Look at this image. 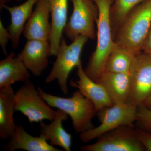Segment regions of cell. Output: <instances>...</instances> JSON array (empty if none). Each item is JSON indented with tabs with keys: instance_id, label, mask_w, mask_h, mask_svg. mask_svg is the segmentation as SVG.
Listing matches in <instances>:
<instances>
[{
	"instance_id": "obj_3",
	"label": "cell",
	"mask_w": 151,
	"mask_h": 151,
	"mask_svg": "<svg viewBox=\"0 0 151 151\" xmlns=\"http://www.w3.org/2000/svg\"><path fill=\"white\" fill-rule=\"evenodd\" d=\"M37 88L41 97L50 107L62 110L70 116L76 133L80 134L95 127L92 123V119L97 114L95 106L79 90L66 98L48 94L40 86Z\"/></svg>"
},
{
	"instance_id": "obj_5",
	"label": "cell",
	"mask_w": 151,
	"mask_h": 151,
	"mask_svg": "<svg viewBox=\"0 0 151 151\" xmlns=\"http://www.w3.org/2000/svg\"><path fill=\"white\" fill-rule=\"evenodd\" d=\"M137 109V107L127 102L106 107L97 111L96 115L100 125L79 134L80 140L83 143L89 142L121 126H135Z\"/></svg>"
},
{
	"instance_id": "obj_25",
	"label": "cell",
	"mask_w": 151,
	"mask_h": 151,
	"mask_svg": "<svg viewBox=\"0 0 151 151\" xmlns=\"http://www.w3.org/2000/svg\"><path fill=\"white\" fill-rule=\"evenodd\" d=\"M142 50L146 53L151 54V25L145 43L143 45Z\"/></svg>"
},
{
	"instance_id": "obj_13",
	"label": "cell",
	"mask_w": 151,
	"mask_h": 151,
	"mask_svg": "<svg viewBox=\"0 0 151 151\" xmlns=\"http://www.w3.org/2000/svg\"><path fill=\"white\" fill-rule=\"evenodd\" d=\"M8 151L18 150L28 151H62L48 143L45 138L41 134L35 137L26 131L21 125H16L10 141L5 147Z\"/></svg>"
},
{
	"instance_id": "obj_24",
	"label": "cell",
	"mask_w": 151,
	"mask_h": 151,
	"mask_svg": "<svg viewBox=\"0 0 151 151\" xmlns=\"http://www.w3.org/2000/svg\"><path fill=\"white\" fill-rule=\"evenodd\" d=\"M136 129L138 138L146 151H151V133L137 127Z\"/></svg>"
},
{
	"instance_id": "obj_23",
	"label": "cell",
	"mask_w": 151,
	"mask_h": 151,
	"mask_svg": "<svg viewBox=\"0 0 151 151\" xmlns=\"http://www.w3.org/2000/svg\"><path fill=\"white\" fill-rule=\"evenodd\" d=\"M11 40V35L8 30L4 26L1 20H0V45L3 53L8 55L6 47L9 40Z\"/></svg>"
},
{
	"instance_id": "obj_14",
	"label": "cell",
	"mask_w": 151,
	"mask_h": 151,
	"mask_svg": "<svg viewBox=\"0 0 151 151\" xmlns=\"http://www.w3.org/2000/svg\"><path fill=\"white\" fill-rule=\"evenodd\" d=\"M68 115L60 109L56 111V115L51 123L47 124L42 121L39 123L40 134L50 144L59 146L66 151H71L72 137L63 128V123L68 119Z\"/></svg>"
},
{
	"instance_id": "obj_20",
	"label": "cell",
	"mask_w": 151,
	"mask_h": 151,
	"mask_svg": "<svg viewBox=\"0 0 151 151\" xmlns=\"http://www.w3.org/2000/svg\"><path fill=\"white\" fill-rule=\"evenodd\" d=\"M136 55L116 43L106 61L105 71L113 73L129 72Z\"/></svg>"
},
{
	"instance_id": "obj_17",
	"label": "cell",
	"mask_w": 151,
	"mask_h": 151,
	"mask_svg": "<svg viewBox=\"0 0 151 151\" xmlns=\"http://www.w3.org/2000/svg\"><path fill=\"white\" fill-rule=\"evenodd\" d=\"M29 71L18 57L11 52L0 61V89L12 86L17 82L30 81Z\"/></svg>"
},
{
	"instance_id": "obj_15",
	"label": "cell",
	"mask_w": 151,
	"mask_h": 151,
	"mask_svg": "<svg viewBox=\"0 0 151 151\" xmlns=\"http://www.w3.org/2000/svg\"><path fill=\"white\" fill-rule=\"evenodd\" d=\"M51 17L50 37V56H56L63 38V32L67 24L68 0H49Z\"/></svg>"
},
{
	"instance_id": "obj_1",
	"label": "cell",
	"mask_w": 151,
	"mask_h": 151,
	"mask_svg": "<svg viewBox=\"0 0 151 151\" xmlns=\"http://www.w3.org/2000/svg\"><path fill=\"white\" fill-rule=\"evenodd\" d=\"M151 25V0H145L131 10L113 37L116 44L137 55L142 49Z\"/></svg>"
},
{
	"instance_id": "obj_19",
	"label": "cell",
	"mask_w": 151,
	"mask_h": 151,
	"mask_svg": "<svg viewBox=\"0 0 151 151\" xmlns=\"http://www.w3.org/2000/svg\"><path fill=\"white\" fill-rule=\"evenodd\" d=\"M15 93L12 86L0 89V137L3 139H10L16 127L14 120Z\"/></svg>"
},
{
	"instance_id": "obj_26",
	"label": "cell",
	"mask_w": 151,
	"mask_h": 151,
	"mask_svg": "<svg viewBox=\"0 0 151 151\" xmlns=\"http://www.w3.org/2000/svg\"><path fill=\"white\" fill-rule=\"evenodd\" d=\"M142 105L151 110V93Z\"/></svg>"
},
{
	"instance_id": "obj_21",
	"label": "cell",
	"mask_w": 151,
	"mask_h": 151,
	"mask_svg": "<svg viewBox=\"0 0 151 151\" xmlns=\"http://www.w3.org/2000/svg\"><path fill=\"white\" fill-rule=\"evenodd\" d=\"M145 0H114L110 10L113 37L124 19L131 10Z\"/></svg>"
},
{
	"instance_id": "obj_16",
	"label": "cell",
	"mask_w": 151,
	"mask_h": 151,
	"mask_svg": "<svg viewBox=\"0 0 151 151\" xmlns=\"http://www.w3.org/2000/svg\"><path fill=\"white\" fill-rule=\"evenodd\" d=\"M97 82L105 88L114 105L127 103L129 90V72L104 71Z\"/></svg>"
},
{
	"instance_id": "obj_27",
	"label": "cell",
	"mask_w": 151,
	"mask_h": 151,
	"mask_svg": "<svg viewBox=\"0 0 151 151\" xmlns=\"http://www.w3.org/2000/svg\"><path fill=\"white\" fill-rule=\"evenodd\" d=\"M11 1V0H0V9H1H1H2L3 6L6 5L7 3Z\"/></svg>"
},
{
	"instance_id": "obj_22",
	"label": "cell",
	"mask_w": 151,
	"mask_h": 151,
	"mask_svg": "<svg viewBox=\"0 0 151 151\" xmlns=\"http://www.w3.org/2000/svg\"><path fill=\"white\" fill-rule=\"evenodd\" d=\"M135 125L151 133V110L143 105L138 107Z\"/></svg>"
},
{
	"instance_id": "obj_12",
	"label": "cell",
	"mask_w": 151,
	"mask_h": 151,
	"mask_svg": "<svg viewBox=\"0 0 151 151\" xmlns=\"http://www.w3.org/2000/svg\"><path fill=\"white\" fill-rule=\"evenodd\" d=\"M77 71L78 80L70 81V85L77 88L85 97L91 100L97 112L114 105L103 86L100 83L93 81L85 73L82 62L77 66Z\"/></svg>"
},
{
	"instance_id": "obj_9",
	"label": "cell",
	"mask_w": 151,
	"mask_h": 151,
	"mask_svg": "<svg viewBox=\"0 0 151 151\" xmlns=\"http://www.w3.org/2000/svg\"><path fill=\"white\" fill-rule=\"evenodd\" d=\"M127 102L142 106L151 93V54L142 51L135 56L129 71Z\"/></svg>"
},
{
	"instance_id": "obj_28",
	"label": "cell",
	"mask_w": 151,
	"mask_h": 151,
	"mask_svg": "<svg viewBox=\"0 0 151 151\" xmlns=\"http://www.w3.org/2000/svg\"><path fill=\"white\" fill-rule=\"evenodd\" d=\"M17 1H20L21 0H16Z\"/></svg>"
},
{
	"instance_id": "obj_6",
	"label": "cell",
	"mask_w": 151,
	"mask_h": 151,
	"mask_svg": "<svg viewBox=\"0 0 151 151\" xmlns=\"http://www.w3.org/2000/svg\"><path fill=\"white\" fill-rule=\"evenodd\" d=\"M15 109L27 118L30 123H40L44 120L52 121L56 111L41 97L32 82L24 83L15 93Z\"/></svg>"
},
{
	"instance_id": "obj_7",
	"label": "cell",
	"mask_w": 151,
	"mask_h": 151,
	"mask_svg": "<svg viewBox=\"0 0 151 151\" xmlns=\"http://www.w3.org/2000/svg\"><path fill=\"white\" fill-rule=\"evenodd\" d=\"M73 6V12L65 25L63 32L73 41L79 35L94 39L97 36L95 24L99 10L93 0H70Z\"/></svg>"
},
{
	"instance_id": "obj_8",
	"label": "cell",
	"mask_w": 151,
	"mask_h": 151,
	"mask_svg": "<svg viewBox=\"0 0 151 151\" xmlns=\"http://www.w3.org/2000/svg\"><path fill=\"white\" fill-rule=\"evenodd\" d=\"M82 151H145L135 126H121L97 138L94 144L81 146Z\"/></svg>"
},
{
	"instance_id": "obj_10",
	"label": "cell",
	"mask_w": 151,
	"mask_h": 151,
	"mask_svg": "<svg viewBox=\"0 0 151 151\" xmlns=\"http://www.w3.org/2000/svg\"><path fill=\"white\" fill-rule=\"evenodd\" d=\"M35 76H40L46 69L50 56L49 41L27 40L24 47L17 55Z\"/></svg>"
},
{
	"instance_id": "obj_4",
	"label": "cell",
	"mask_w": 151,
	"mask_h": 151,
	"mask_svg": "<svg viewBox=\"0 0 151 151\" xmlns=\"http://www.w3.org/2000/svg\"><path fill=\"white\" fill-rule=\"evenodd\" d=\"M88 39L85 36L79 35L68 45L65 37H63L56 60L45 78V83L49 84L56 80L63 93L67 94L68 76L73 68L81 62V51Z\"/></svg>"
},
{
	"instance_id": "obj_18",
	"label": "cell",
	"mask_w": 151,
	"mask_h": 151,
	"mask_svg": "<svg viewBox=\"0 0 151 151\" xmlns=\"http://www.w3.org/2000/svg\"><path fill=\"white\" fill-rule=\"evenodd\" d=\"M39 0H27L18 6L11 7L5 5L2 9H5L9 13L11 16V23L7 29L11 35L12 47L17 48L19 43L20 38L23 32L25 25L32 13L33 9Z\"/></svg>"
},
{
	"instance_id": "obj_2",
	"label": "cell",
	"mask_w": 151,
	"mask_h": 151,
	"mask_svg": "<svg viewBox=\"0 0 151 151\" xmlns=\"http://www.w3.org/2000/svg\"><path fill=\"white\" fill-rule=\"evenodd\" d=\"M99 10L96 49L84 69L87 75L97 82L105 71V64L116 43L113 40L110 19V10L114 0H93Z\"/></svg>"
},
{
	"instance_id": "obj_11",
	"label": "cell",
	"mask_w": 151,
	"mask_h": 151,
	"mask_svg": "<svg viewBox=\"0 0 151 151\" xmlns=\"http://www.w3.org/2000/svg\"><path fill=\"white\" fill-rule=\"evenodd\" d=\"M49 0H39L28 19L24 30V36L27 40H49L51 23Z\"/></svg>"
}]
</instances>
